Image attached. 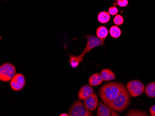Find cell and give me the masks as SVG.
I'll list each match as a JSON object with an SVG mask.
<instances>
[{"instance_id": "cell-9", "label": "cell", "mask_w": 155, "mask_h": 116, "mask_svg": "<svg viewBox=\"0 0 155 116\" xmlns=\"http://www.w3.org/2000/svg\"><path fill=\"white\" fill-rule=\"evenodd\" d=\"M94 90V88L91 85H84L79 90L78 96L80 100H84L93 94Z\"/></svg>"}, {"instance_id": "cell-13", "label": "cell", "mask_w": 155, "mask_h": 116, "mask_svg": "<svg viewBox=\"0 0 155 116\" xmlns=\"http://www.w3.org/2000/svg\"><path fill=\"white\" fill-rule=\"evenodd\" d=\"M69 63L71 64L72 68H76L79 66V65L83 61V59L80 57V55L75 56V55H70Z\"/></svg>"}, {"instance_id": "cell-23", "label": "cell", "mask_w": 155, "mask_h": 116, "mask_svg": "<svg viewBox=\"0 0 155 116\" xmlns=\"http://www.w3.org/2000/svg\"><path fill=\"white\" fill-rule=\"evenodd\" d=\"M109 116H119V115H118L117 113H115V112L114 111V112L112 113V114Z\"/></svg>"}, {"instance_id": "cell-1", "label": "cell", "mask_w": 155, "mask_h": 116, "mask_svg": "<svg viewBox=\"0 0 155 116\" xmlns=\"http://www.w3.org/2000/svg\"><path fill=\"white\" fill-rule=\"evenodd\" d=\"M124 85L119 82H111L104 85L100 89L99 95L105 105L118 96Z\"/></svg>"}, {"instance_id": "cell-3", "label": "cell", "mask_w": 155, "mask_h": 116, "mask_svg": "<svg viewBox=\"0 0 155 116\" xmlns=\"http://www.w3.org/2000/svg\"><path fill=\"white\" fill-rule=\"evenodd\" d=\"M16 71V68L12 64H3L0 67V80L5 82L11 81L15 76Z\"/></svg>"}, {"instance_id": "cell-2", "label": "cell", "mask_w": 155, "mask_h": 116, "mask_svg": "<svg viewBox=\"0 0 155 116\" xmlns=\"http://www.w3.org/2000/svg\"><path fill=\"white\" fill-rule=\"evenodd\" d=\"M130 94L124 85L118 96L105 105L112 110L122 112L128 107L130 104Z\"/></svg>"}, {"instance_id": "cell-15", "label": "cell", "mask_w": 155, "mask_h": 116, "mask_svg": "<svg viewBox=\"0 0 155 116\" xmlns=\"http://www.w3.org/2000/svg\"><path fill=\"white\" fill-rule=\"evenodd\" d=\"M96 35L98 38L105 40L108 35V30L105 26H100L97 29Z\"/></svg>"}, {"instance_id": "cell-17", "label": "cell", "mask_w": 155, "mask_h": 116, "mask_svg": "<svg viewBox=\"0 0 155 116\" xmlns=\"http://www.w3.org/2000/svg\"><path fill=\"white\" fill-rule=\"evenodd\" d=\"M125 116H149L146 111L136 109H131L129 111Z\"/></svg>"}, {"instance_id": "cell-6", "label": "cell", "mask_w": 155, "mask_h": 116, "mask_svg": "<svg viewBox=\"0 0 155 116\" xmlns=\"http://www.w3.org/2000/svg\"><path fill=\"white\" fill-rule=\"evenodd\" d=\"M126 89L132 97L141 95L144 92L145 86L141 81L138 80H133L126 84Z\"/></svg>"}, {"instance_id": "cell-22", "label": "cell", "mask_w": 155, "mask_h": 116, "mask_svg": "<svg viewBox=\"0 0 155 116\" xmlns=\"http://www.w3.org/2000/svg\"><path fill=\"white\" fill-rule=\"evenodd\" d=\"M149 111L151 116H155V104L150 108Z\"/></svg>"}, {"instance_id": "cell-10", "label": "cell", "mask_w": 155, "mask_h": 116, "mask_svg": "<svg viewBox=\"0 0 155 116\" xmlns=\"http://www.w3.org/2000/svg\"><path fill=\"white\" fill-rule=\"evenodd\" d=\"M114 112V111L101 102L98 103L97 116H109Z\"/></svg>"}, {"instance_id": "cell-14", "label": "cell", "mask_w": 155, "mask_h": 116, "mask_svg": "<svg viewBox=\"0 0 155 116\" xmlns=\"http://www.w3.org/2000/svg\"><path fill=\"white\" fill-rule=\"evenodd\" d=\"M145 92L150 98H155V82H151L147 85L145 88Z\"/></svg>"}, {"instance_id": "cell-24", "label": "cell", "mask_w": 155, "mask_h": 116, "mask_svg": "<svg viewBox=\"0 0 155 116\" xmlns=\"http://www.w3.org/2000/svg\"><path fill=\"white\" fill-rule=\"evenodd\" d=\"M60 116H68V115L66 113H62Z\"/></svg>"}, {"instance_id": "cell-20", "label": "cell", "mask_w": 155, "mask_h": 116, "mask_svg": "<svg viewBox=\"0 0 155 116\" xmlns=\"http://www.w3.org/2000/svg\"><path fill=\"white\" fill-rule=\"evenodd\" d=\"M108 13L111 15H116L118 13V10L116 7H111L108 10Z\"/></svg>"}, {"instance_id": "cell-25", "label": "cell", "mask_w": 155, "mask_h": 116, "mask_svg": "<svg viewBox=\"0 0 155 116\" xmlns=\"http://www.w3.org/2000/svg\"><path fill=\"white\" fill-rule=\"evenodd\" d=\"M92 116V115H91V116Z\"/></svg>"}, {"instance_id": "cell-8", "label": "cell", "mask_w": 155, "mask_h": 116, "mask_svg": "<svg viewBox=\"0 0 155 116\" xmlns=\"http://www.w3.org/2000/svg\"><path fill=\"white\" fill-rule=\"evenodd\" d=\"M84 106L89 111L95 110L98 104V98L96 93H93L83 101Z\"/></svg>"}, {"instance_id": "cell-18", "label": "cell", "mask_w": 155, "mask_h": 116, "mask_svg": "<svg viewBox=\"0 0 155 116\" xmlns=\"http://www.w3.org/2000/svg\"><path fill=\"white\" fill-rule=\"evenodd\" d=\"M121 30L117 26H112L110 29V34L113 38H117L120 37L121 35Z\"/></svg>"}, {"instance_id": "cell-7", "label": "cell", "mask_w": 155, "mask_h": 116, "mask_svg": "<svg viewBox=\"0 0 155 116\" xmlns=\"http://www.w3.org/2000/svg\"><path fill=\"white\" fill-rule=\"evenodd\" d=\"M26 84V79L23 75L17 74L14 77L10 83V86L13 90L20 91L23 89Z\"/></svg>"}, {"instance_id": "cell-16", "label": "cell", "mask_w": 155, "mask_h": 116, "mask_svg": "<svg viewBox=\"0 0 155 116\" xmlns=\"http://www.w3.org/2000/svg\"><path fill=\"white\" fill-rule=\"evenodd\" d=\"M110 15L108 12L102 11L97 15V20L101 23H107L110 20Z\"/></svg>"}, {"instance_id": "cell-11", "label": "cell", "mask_w": 155, "mask_h": 116, "mask_svg": "<svg viewBox=\"0 0 155 116\" xmlns=\"http://www.w3.org/2000/svg\"><path fill=\"white\" fill-rule=\"evenodd\" d=\"M101 75L103 81H110L116 78L115 75L109 69H104L101 72Z\"/></svg>"}, {"instance_id": "cell-5", "label": "cell", "mask_w": 155, "mask_h": 116, "mask_svg": "<svg viewBox=\"0 0 155 116\" xmlns=\"http://www.w3.org/2000/svg\"><path fill=\"white\" fill-rule=\"evenodd\" d=\"M68 115V116H90L92 113L87 109L81 101H76L70 107Z\"/></svg>"}, {"instance_id": "cell-12", "label": "cell", "mask_w": 155, "mask_h": 116, "mask_svg": "<svg viewBox=\"0 0 155 116\" xmlns=\"http://www.w3.org/2000/svg\"><path fill=\"white\" fill-rule=\"evenodd\" d=\"M103 80L101 74H96L92 75L88 79V82L91 86H97L100 85L102 83Z\"/></svg>"}, {"instance_id": "cell-19", "label": "cell", "mask_w": 155, "mask_h": 116, "mask_svg": "<svg viewBox=\"0 0 155 116\" xmlns=\"http://www.w3.org/2000/svg\"><path fill=\"white\" fill-rule=\"evenodd\" d=\"M124 20L123 17L120 15H117L114 19V22L117 25H121L123 24Z\"/></svg>"}, {"instance_id": "cell-21", "label": "cell", "mask_w": 155, "mask_h": 116, "mask_svg": "<svg viewBox=\"0 0 155 116\" xmlns=\"http://www.w3.org/2000/svg\"><path fill=\"white\" fill-rule=\"evenodd\" d=\"M117 4L119 7H126L128 4V1L127 0H118L117 1Z\"/></svg>"}, {"instance_id": "cell-4", "label": "cell", "mask_w": 155, "mask_h": 116, "mask_svg": "<svg viewBox=\"0 0 155 116\" xmlns=\"http://www.w3.org/2000/svg\"><path fill=\"white\" fill-rule=\"evenodd\" d=\"M87 40L86 48H84L82 53L80 55V57L84 59V56L87 53H89L94 48L99 46H103L104 44V39H101L94 35H88L85 36Z\"/></svg>"}]
</instances>
